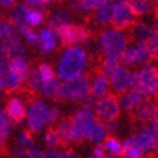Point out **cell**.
<instances>
[{
    "label": "cell",
    "instance_id": "cell-1",
    "mask_svg": "<svg viewBox=\"0 0 158 158\" xmlns=\"http://www.w3.org/2000/svg\"><path fill=\"white\" fill-rule=\"evenodd\" d=\"M89 55L84 48L73 45L67 48L58 60L57 72L60 80L68 81L71 78L82 75L84 69L88 67Z\"/></svg>",
    "mask_w": 158,
    "mask_h": 158
},
{
    "label": "cell",
    "instance_id": "cell-2",
    "mask_svg": "<svg viewBox=\"0 0 158 158\" xmlns=\"http://www.w3.org/2000/svg\"><path fill=\"white\" fill-rule=\"evenodd\" d=\"M90 73H84L59 85L55 100L58 102H81L90 95Z\"/></svg>",
    "mask_w": 158,
    "mask_h": 158
},
{
    "label": "cell",
    "instance_id": "cell-3",
    "mask_svg": "<svg viewBox=\"0 0 158 158\" xmlns=\"http://www.w3.org/2000/svg\"><path fill=\"white\" fill-rule=\"evenodd\" d=\"M131 88L141 95L158 99V67L147 64L138 72L132 73Z\"/></svg>",
    "mask_w": 158,
    "mask_h": 158
},
{
    "label": "cell",
    "instance_id": "cell-4",
    "mask_svg": "<svg viewBox=\"0 0 158 158\" xmlns=\"http://www.w3.org/2000/svg\"><path fill=\"white\" fill-rule=\"evenodd\" d=\"M100 50L104 58H118L121 59L122 54L127 45V37L123 31L114 28H107L99 34Z\"/></svg>",
    "mask_w": 158,
    "mask_h": 158
},
{
    "label": "cell",
    "instance_id": "cell-5",
    "mask_svg": "<svg viewBox=\"0 0 158 158\" xmlns=\"http://www.w3.org/2000/svg\"><path fill=\"white\" fill-rule=\"evenodd\" d=\"M54 34H57L59 37L62 46H68V48L75 44H88L94 36L86 25H75V23H67L59 27Z\"/></svg>",
    "mask_w": 158,
    "mask_h": 158
},
{
    "label": "cell",
    "instance_id": "cell-6",
    "mask_svg": "<svg viewBox=\"0 0 158 158\" xmlns=\"http://www.w3.org/2000/svg\"><path fill=\"white\" fill-rule=\"evenodd\" d=\"M95 117H98V121L103 122H109V121H116L120 117L121 107L120 102H118V97L114 93H109L103 98L97 100L95 106Z\"/></svg>",
    "mask_w": 158,
    "mask_h": 158
},
{
    "label": "cell",
    "instance_id": "cell-7",
    "mask_svg": "<svg viewBox=\"0 0 158 158\" xmlns=\"http://www.w3.org/2000/svg\"><path fill=\"white\" fill-rule=\"evenodd\" d=\"M72 118V126H73V134L76 144L86 140L88 132L90 131L91 126L95 123L97 117L91 109L88 108H80L76 110V113L71 117Z\"/></svg>",
    "mask_w": 158,
    "mask_h": 158
},
{
    "label": "cell",
    "instance_id": "cell-8",
    "mask_svg": "<svg viewBox=\"0 0 158 158\" xmlns=\"http://www.w3.org/2000/svg\"><path fill=\"white\" fill-rule=\"evenodd\" d=\"M49 108L43 100L34 99L30 102V109L27 113V126L31 134L40 132L41 129L48 123Z\"/></svg>",
    "mask_w": 158,
    "mask_h": 158
},
{
    "label": "cell",
    "instance_id": "cell-9",
    "mask_svg": "<svg viewBox=\"0 0 158 158\" xmlns=\"http://www.w3.org/2000/svg\"><path fill=\"white\" fill-rule=\"evenodd\" d=\"M110 23L113 28L118 31L130 28L135 23V15L131 12L129 2H116Z\"/></svg>",
    "mask_w": 158,
    "mask_h": 158
},
{
    "label": "cell",
    "instance_id": "cell-10",
    "mask_svg": "<svg viewBox=\"0 0 158 158\" xmlns=\"http://www.w3.org/2000/svg\"><path fill=\"white\" fill-rule=\"evenodd\" d=\"M129 114L132 120L138 121L143 126L149 125L156 117H158V99L157 98L143 99L139 107Z\"/></svg>",
    "mask_w": 158,
    "mask_h": 158
},
{
    "label": "cell",
    "instance_id": "cell-11",
    "mask_svg": "<svg viewBox=\"0 0 158 158\" xmlns=\"http://www.w3.org/2000/svg\"><path fill=\"white\" fill-rule=\"evenodd\" d=\"M121 60L127 66H139V64H148L151 57L145 49L144 43H132L131 46L125 49Z\"/></svg>",
    "mask_w": 158,
    "mask_h": 158
},
{
    "label": "cell",
    "instance_id": "cell-12",
    "mask_svg": "<svg viewBox=\"0 0 158 158\" xmlns=\"http://www.w3.org/2000/svg\"><path fill=\"white\" fill-rule=\"evenodd\" d=\"M109 78H110L109 84L112 85V88L117 93V95L127 91L129 88H131L132 73L123 66H120L116 71H113V73L109 76Z\"/></svg>",
    "mask_w": 158,
    "mask_h": 158
},
{
    "label": "cell",
    "instance_id": "cell-13",
    "mask_svg": "<svg viewBox=\"0 0 158 158\" xmlns=\"http://www.w3.org/2000/svg\"><path fill=\"white\" fill-rule=\"evenodd\" d=\"M5 114L9 120L10 125L17 126L22 123V121L26 117V108L21 98L18 97H12L6 100L5 104Z\"/></svg>",
    "mask_w": 158,
    "mask_h": 158
},
{
    "label": "cell",
    "instance_id": "cell-14",
    "mask_svg": "<svg viewBox=\"0 0 158 158\" xmlns=\"http://www.w3.org/2000/svg\"><path fill=\"white\" fill-rule=\"evenodd\" d=\"M90 77L93 78L90 81V95H93L95 99H100L107 94H109V78L102 72H99L97 67H94V69L90 72Z\"/></svg>",
    "mask_w": 158,
    "mask_h": 158
},
{
    "label": "cell",
    "instance_id": "cell-15",
    "mask_svg": "<svg viewBox=\"0 0 158 158\" xmlns=\"http://www.w3.org/2000/svg\"><path fill=\"white\" fill-rule=\"evenodd\" d=\"M55 132L59 138L60 147H68L71 144H76L75 134H73V126H72V118L64 117L55 125Z\"/></svg>",
    "mask_w": 158,
    "mask_h": 158
},
{
    "label": "cell",
    "instance_id": "cell-16",
    "mask_svg": "<svg viewBox=\"0 0 158 158\" xmlns=\"http://www.w3.org/2000/svg\"><path fill=\"white\" fill-rule=\"evenodd\" d=\"M116 2H103L95 10H93L91 14H89L86 19H93L95 25H108L112 21V14L114 9Z\"/></svg>",
    "mask_w": 158,
    "mask_h": 158
},
{
    "label": "cell",
    "instance_id": "cell-17",
    "mask_svg": "<svg viewBox=\"0 0 158 158\" xmlns=\"http://www.w3.org/2000/svg\"><path fill=\"white\" fill-rule=\"evenodd\" d=\"M132 136H134V140H135L136 145L141 149V152L144 153V156H147L149 153H154V140H153L152 131L148 125L143 126V127Z\"/></svg>",
    "mask_w": 158,
    "mask_h": 158
},
{
    "label": "cell",
    "instance_id": "cell-18",
    "mask_svg": "<svg viewBox=\"0 0 158 158\" xmlns=\"http://www.w3.org/2000/svg\"><path fill=\"white\" fill-rule=\"evenodd\" d=\"M0 52L6 59H15V58H22L25 57L26 50L25 46L18 39H6L0 45Z\"/></svg>",
    "mask_w": 158,
    "mask_h": 158
},
{
    "label": "cell",
    "instance_id": "cell-19",
    "mask_svg": "<svg viewBox=\"0 0 158 158\" xmlns=\"http://www.w3.org/2000/svg\"><path fill=\"white\" fill-rule=\"evenodd\" d=\"M117 97H118V102H120V107H122L126 112H129V113L134 112L144 99L139 91L134 90V89L125 91Z\"/></svg>",
    "mask_w": 158,
    "mask_h": 158
},
{
    "label": "cell",
    "instance_id": "cell-20",
    "mask_svg": "<svg viewBox=\"0 0 158 158\" xmlns=\"http://www.w3.org/2000/svg\"><path fill=\"white\" fill-rule=\"evenodd\" d=\"M153 34V30L151 26L145 25L144 22H135L134 25L129 28V36L127 37V43H144L147 39Z\"/></svg>",
    "mask_w": 158,
    "mask_h": 158
},
{
    "label": "cell",
    "instance_id": "cell-21",
    "mask_svg": "<svg viewBox=\"0 0 158 158\" xmlns=\"http://www.w3.org/2000/svg\"><path fill=\"white\" fill-rule=\"evenodd\" d=\"M39 35V49H40L41 53H50L52 50L55 49L57 46V41H55V35L54 32L49 28H43Z\"/></svg>",
    "mask_w": 158,
    "mask_h": 158
},
{
    "label": "cell",
    "instance_id": "cell-22",
    "mask_svg": "<svg viewBox=\"0 0 158 158\" xmlns=\"http://www.w3.org/2000/svg\"><path fill=\"white\" fill-rule=\"evenodd\" d=\"M8 72L13 73L19 80L26 82L30 73V66L23 58H15V59H12V62L9 63V71Z\"/></svg>",
    "mask_w": 158,
    "mask_h": 158
},
{
    "label": "cell",
    "instance_id": "cell-23",
    "mask_svg": "<svg viewBox=\"0 0 158 158\" xmlns=\"http://www.w3.org/2000/svg\"><path fill=\"white\" fill-rule=\"evenodd\" d=\"M68 19H69V12L63 10V9L55 10L52 13V15L48 19V27L52 32H55L59 27L67 25Z\"/></svg>",
    "mask_w": 158,
    "mask_h": 158
},
{
    "label": "cell",
    "instance_id": "cell-24",
    "mask_svg": "<svg viewBox=\"0 0 158 158\" xmlns=\"http://www.w3.org/2000/svg\"><path fill=\"white\" fill-rule=\"evenodd\" d=\"M122 145V157H127V158H143L144 153L141 152V149L136 145L135 140H134V136H129L123 141Z\"/></svg>",
    "mask_w": 158,
    "mask_h": 158
},
{
    "label": "cell",
    "instance_id": "cell-25",
    "mask_svg": "<svg viewBox=\"0 0 158 158\" xmlns=\"http://www.w3.org/2000/svg\"><path fill=\"white\" fill-rule=\"evenodd\" d=\"M30 12V9L25 5V4H17L13 10L9 14V19L13 25H15L18 28L23 25H27L26 23V17H27V13Z\"/></svg>",
    "mask_w": 158,
    "mask_h": 158
},
{
    "label": "cell",
    "instance_id": "cell-26",
    "mask_svg": "<svg viewBox=\"0 0 158 158\" xmlns=\"http://www.w3.org/2000/svg\"><path fill=\"white\" fill-rule=\"evenodd\" d=\"M107 138V131L104 127V123L100 122V121H95L91 126L90 131L88 132V136H86V140H90V141H95V143H99V141L104 140Z\"/></svg>",
    "mask_w": 158,
    "mask_h": 158
},
{
    "label": "cell",
    "instance_id": "cell-27",
    "mask_svg": "<svg viewBox=\"0 0 158 158\" xmlns=\"http://www.w3.org/2000/svg\"><path fill=\"white\" fill-rule=\"evenodd\" d=\"M120 66H121V59H118V58H104L100 62V64L95 66V67L98 68L99 72H102L104 76L109 77L113 73V71H116Z\"/></svg>",
    "mask_w": 158,
    "mask_h": 158
},
{
    "label": "cell",
    "instance_id": "cell-28",
    "mask_svg": "<svg viewBox=\"0 0 158 158\" xmlns=\"http://www.w3.org/2000/svg\"><path fill=\"white\" fill-rule=\"evenodd\" d=\"M132 14L136 17H141L145 13L153 9V2H144V0H135V2H129Z\"/></svg>",
    "mask_w": 158,
    "mask_h": 158
},
{
    "label": "cell",
    "instance_id": "cell-29",
    "mask_svg": "<svg viewBox=\"0 0 158 158\" xmlns=\"http://www.w3.org/2000/svg\"><path fill=\"white\" fill-rule=\"evenodd\" d=\"M102 144L104 145V148L109 152V154L112 156L113 158L121 156V153H122V145H121L120 140H118L117 138H114V136H107Z\"/></svg>",
    "mask_w": 158,
    "mask_h": 158
},
{
    "label": "cell",
    "instance_id": "cell-30",
    "mask_svg": "<svg viewBox=\"0 0 158 158\" xmlns=\"http://www.w3.org/2000/svg\"><path fill=\"white\" fill-rule=\"evenodd\" d=\"M144 45L151 59H156L158 62V32H153L144 41Z\"/></svg>",
    "mask_w": 158,
    "mask_h": 158
},
{
    "label": "cell",
    "instance_id": "cell-31",
    "mask_svg": "<svg viewBox=\"0 0 158 158\" xmlns=\"http://www.w3.org/2000/svg\"><path fill=\"white\" fill-rule=\"evenodd\" d=\"M10 127L12 125L8 120L5 112L0 108V144H6L5 140L10 134Z\"/></svg>",
    "mask_w": 158,
    "mask_h": 158
},
{
    "label": "cell",
    "instance_id": "cell-32",
    "mask_svg": "<svg viewBox=\"0 0 158 158\" xmlns=\"http://www.w3.org/2000/svg\"><path fill=\"white\" fill-rule=\"evenodd\" d=\"M59 85H60V82L57 80V78H53V80L46 81V82H44V84H43L40 91L44 94L45 97L52 98V99H54V100H55V98H57V94H58Z\"/></svg>",
    "mask_w": 158,
    "mask_h": 158
},
{
    "label": "cell",
    "instance_id": "cell-33",
    "mask_svg": "<svg viewBox=\"0 0 158 158\" xmlns=\"http://www.w3.org/2000/svg\"><path fill=\"white\" fill-rule=\"evenodd\" d=\"M36 68H37V72H39V75H40L43 82L50 81V80H53V78H55L54 69H53V67L49 64V63H45V62L39 63Z\"/></svg>",
    "mask_w": 158,
    "mask_h": 158
},
{
    "label": "cell",
    "instance_id": "cell-34",
    "mask_svg": "<svg viewBox=\"0 0 158 158\" xmlns=\"http://www.w3.org/2000/svg\"><path fill=\"white\" fill-rule=\"evenodd\" d=\"M43 139H44V143L48 145L50 149L60 147L59 138H58L57 132H55V130L52 127V126L46 129V131H45V134H44V138H43Z\"/></svg>",
    "mask_w": 158,
    "mask_h": 158
},
{
    "label": "cell",
    "instance_id": "cell-35",
    "mask_svg": "<svg viewBox=\"0 0 158 158\" xmlns=\"http://www.w3.org/2000/svg\"><path fill=\"white\" fill-rule=\"evenodd\" d=\"M46 12H40V10H31L27 13V17H26V23L31 26H39L45 21L46 18Z\"/></svg>",
    "mask_w": 158,
    "mask_h": 158
},
{
    "label": "cell",
    "instance_id": "cell-36",
    "mask_svg": "<svg viewBox=\"0 0 158 158\" xmlns=\"http://www.w3.org/2000/svg\"><path fill=\"white\" fill-rule=\"evenodd\" d=\"M19 32H21V35H23V36L26 37V40H27L28 44L36 45V44L39 43V35L35 32L34 30H31L28 25L21 26V27H19Z\"/></svg>",
    "mask_w": 158,
    "mask_h": 158
},
{
    "label": "cell",
    "instance_id": "cell-37",
    "mask_svg": "<svg viewBox=\"0 0 158 158\" xmlns=\"http://www.w3.org/2000/svg\"><path fill=\"white\" fill-rule=\"evenodd\" d=\"M6 156L9 158H26V149L19 147V145L8 148Z\"/></svg>",
    "mask_w": 158,
    "mask_h": 158
},
{
    "label": "cell",
    "instance_id": "cell-38",
    "mask_svg": "<svg viewBox=\"0 0 158 158\" xmlns=\"http://www.w3.org/2000/svg\"><path fill=\"white\" fill-rule=\"evenodd\" d=\"M90 158H113V157L109 154V152L104 148V145L100 143V144H98L95 148H94L93 154H91Z\"/></svg>",
    "mask_w": 158,
    "mask_h": 158
},
{
    "label": "cell",
    "instance_id": "cell-39",
    "mask_svg": "<svg viewBox=\"0 0 158 158\" xmlns=\"http://www.w3.org/2000/svg\"><path fill=\"white\" fill-rule=\"evenodd\" d=\"M32 140H34L32 134H31L27 129L23 130L19 134V136H18V141H19L21 147H31V144H32Z\"/></svg>",
    "mask_w": 158,
    "mask_h": 158
},
{
    "label": "cell",
    "instance_id": "cell-40",
    "mask_svg": "<svg viewBox=\"0 0 158 158\" xmlns=\"http://www.w3.org/2000/svg\"><path fill=\"white\" fill-rule=\"evenodd\" d=\"M60 117V108L59 107H53L49 109V114H48V123L53 125L55 123Z\"/></svg>",
    "mask_w": 158,
    "mask_h": 158
},
{
    "label": "cell",
    "instance_id": "cell-41",
    "mask_svg": "<svg viewBox=\"0 0 158 158\" xmlns=\"http://www.w3.org/2000/svg\"><path fill=\"white\" fill-rule=\"evenodd\" d=\"M26 158H44V153L36 145H31L26 151Z\"/></svg>",
    "mask_w": 158,
    "mask_h": 158
},
{
    "label": "cell",
    "instance_id": "cell-42",
    "mask_svg": "<svg viewBox=\"0 0 158 158\" xmlns=\"http://www.w3.org/2000/svg\"><path fill=\"white\" fill-rule=\"evenodd\" d=\"M97 103V99L94 98L93 95H89V97H86L84 100H81V108H88V109H91L94 108V106H95Z\"/></svg>",
    "mask_w": 158,
    "mask_h": 158
},
{
    "label": "cell",
    "instance_id": "cell-43",
    "mask_svg": "<svg viewBox=\"0 0 158 158\" xmlns=\"http://www.w3.org/2000/svg\"><path fill=\"white\" fill-rule=\"evenodd\" d=\"M8 67H9V62L5 57L0 58V75H4L8 72Z\"/></svg>",
    "mask_w": 158,
    "mask_h": 158
},
{
    "label": "cell",
    "instance_id": "cell-44",
    "mask_svg": "<svg viewBox=\"0 0 158 158\" xmlns=\"http://www.w3.org/2000/svg\"><path fill=\"white\" fill-rule=\"evenodd\" d=\"M59 158H81V157L78 156V154H76V153L72 151V149L68 148L66 152H63V153L59 154Z\"/></svg>",
    "mask_w": 158,
    "mask_h": 158
},
{
    "label": "cell",
    "instance_id": "cell-45",
    "mask_svg": "<svg viewBox=\"0 0 158 158\" xmlns=\"http://www.w3.org/2000/svg\"><path fill=\"white\" fill-rule=\"evenodd\" d=\"M44 158H59V153L55 149H46L44 152Z\"/></svg>",
    "mask_w": 158,
    "mask_h": 158
},
{
    "label": "cell",
    "instance_id": "cell-46",
    "mask_svg": "<svg viewBox=\"0 0 158 158\" xmlns=\"http://www.w3.org/2000/svg\"><path fill=\"white\" fill-rule=\"evenodd\" d=\"M10 6H15V2H5V0H0V8H4V9H8Z\"/></svg>",
    "mask_w": 158,
    "mask_h": 158
},
{
    "label": "cell",
    "instance_id": "cell-47",
    "mask_svg": "<svg viewBox=\"0 0 158 158\" xmlns=\"http://www.w3.org/2000/svg\"><path fill=\"white\" fill-rule=\"evenodd\" d=\"M152 30L153 32H158V17H154L153 18V23H152Z\"/></svg>",
    "mask_w": 158,
    "mask_h": 158
},
{
    "label": "cell",
    "instance_id": "cell-48",
    "mask_svg": "<svg viewBox=\"0 0 158 158\" xmlns=\"http://www.w3.org/2000/svg\"><path fill=\"white\" fill-rule=\"evenodd\" d=\"M153 14H154V17H158V2L153 3Z\"/></svg>",
    "mask_w": 158,
    "mask_h": 158
},
{
    "label": "cell",
    "instance_id": "cell-49",
    "mask_svg": "<svg viewBox=\"0 0 158 158\" xmlns=\"http://www.w3.org/2000/svg\"><path fill=\"white\" fill-rule=\"evenodd\" d=\"M4 88V82H3V78H2V76H0V90H2Z\"/></svg>",
    "mask_w": 158,
    "mask_h": 158
},
{
    "label": "cell",
    "instance_id": "cell-50",
    "mask_svg": "<svg viewBox=\"0 0 158 158\" xmlns=\"http://www.w3.org/2000/svg\"><path fill=\"white\" fill-rule=\"evenodd\" d=\"M2 57H4V55L2 54V52H0V58H2Z\"/></svg>",
    "mask_w": 158,
    "mask_h": 158
},
{
    "label": "cell",
    "instance_id": "cell-51",
    "mask_svg": "<svg viewBox=\"0 0 158 158\" xmlns=\"http://www.w3.org/2000/svg\"><path fill=\"white\" fill-rule=\"evenodd\" d=\"M122 158H127V157H122Z\"/></svg>",
    "mask_w": 158,
    "mask_h": 158
}]
</instances>
